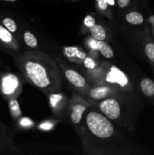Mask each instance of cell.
I'll list each match as a JSON object with an SVG mask.
<instances>
[{
	"label": "cell",
	"instance_id": "1",
	"mask_svg": "<svg viewBox=\"0 0 154 155\" xmlns=\"http://www.w3.org/2000/svg\"><path fill=\"white\" fill-rule=\"evenodd\" d=\"M85 154H137L141 148L127 136L119 126L95 106L88 107L77 129Z\"/></svg>",
	"mask_w": 154,
	"mask_h": 155
},
{
	"label": "cell",
	"instance_id": "2",
	"mask_svg": "<svg viewBox=\"0 0 154 155\" xmlns=\"http://www.w3.org/2000/svg\"><path fill=\"white\" fill-rule=\"evenodd\" d=\"M24 79L46 95L62 89V72L55 61L40 51H26L14 56Z\"/></svg>",
	"mask_w": 154,
	"mask_h": 155
},
{
	"label": "cell",
	"instance_id": "3",
	"mask_svg": "<svg viewBox=\"0 0 154 155\" xmlns=\"http://www.w3.org/2000/svg\"><path fill=\"white\" fill-rule=\"evenodd\" d=\"M117 126L131 130L141 107L136 93L119 91L113 95L91 104Z\"/></svg>",
	"mask_w": 154,
	"mask_h": 155
},
{
	"label": "cell",
	"instance_id": "4",
	"mask_svg": "<svg viewBox=\"0 0 154 155\" xmlns=\"http://www.w3.org/2000/svg\"><path fill=\"white\" fill-rule=\"evenodd\" d=\"M90 72L95 85H107L121 92L135 93L132 81L125 72L115 65L104 63Z\"/></svg>",
	"mask_w": 154,
	"mask_h": 155
},
{
	"label": "cell",
	"instance_id": "5",
	"mask_svg": "<svg viewBox=\"0 0 154 155\" xmlns=\"http://www.w3.org/2000/svg\"><path fill=\"white\" fill-rule=\"evenodd\" d=\"M22 89V83L18 76L11 73L0 74V94L6 101L12 98H18Z\"/></svg>",
	"mask_w": 154,
	"mask_h": 155
},
{
	"label": "cell",
	"instance_id": "6",
	"mask_svg": "<svg viewBox=\"0 0 154 155\" xmlns=\"http://www.w3.org/2000/svg\"><path fill=\"white\" fill-rule=\"evenodd\" d=\"M91 105L90 101L79 93H74L69 101V119L75 130L79 128L83 116Z\"/></svg>",
	"mask_w": 154,
	"mask_h": 155
},
{
	"label": "cell",
	"instance_id": "7",
	"mask_svg": "<svg viewBox=\"0 0 154 155\" xmlns=\"http://www.w3.org/2000/svg\"><path fill=\"white\" fill-rule=\"evenodd\" d=\"M60 71L68 83L76 90L77 93L83 95L91 86L82 74L72 68H66L63 65L60 67Z\"/></svg>",
	"mask_w": 154,
	"mask_h": 155
},
{
	"label": "cell",
	"instance_id": "8",
	"mask_svg": "<svg viewBox=\"0 0 154 155\" xmlns=\"http://www.w3.org/2000/svg\"><path fill=\"white\" fill-rule=\"evenodd\" d=\"M118 92L119 90L112 86L107 85H95L91 86L82 96L88 100L91 104H94L113 95Z\"/></svg>",
	"mask_w": 154,
	"mask_h": 155
},
{
	"label": "cell",
	"instance_id": "9",
	"mask_svg": "<svg viewBox=\"0 0 154 155\" xmlns=\"http://www.w3.org/2000/svg\"><path fill=\"white\" fill-rule=\"evenodd\" d=\"M49 101L50 106L52 112L57 116L60 117L66 113V110L69 107V100L66 95L60 92H52L47 95Z\"/></svg>",
	"mask_w": 154,
	"mask_h": 155
},
{
	"label": "cell",
	"instance_id": "10",
	"mask_svg": "<svg viewBox=\"0 0 154 155\" xmlns=\"http://www.w3.org/2000/svg\"><path fill=\"white\" fill-rule=\"evenodd\" d=\"M18 147L14 142L5 124L0 120V154H18Z\"/></svg>",
	"mask_w": 154,
	"mask_h": 155
},
{
	"label": "cell",
	"instance_id": "11",
	"mask_svg": "<svg viewBox=\"0 0 154 155\" xmlns=\"http://www.w3.org/2000/svg\"><path fill=\"white\" fill-rule=\"evenodd\" d=\"M0 48L8 51L19 50V43L12 33L5 28L0 22Z\"/></svg>",
	"mask_w": 154,
	"mask_h": 155
},
{
	"label": "cell",
	"instance_id": "12",
	"mask_svg": "<svg viewBox=\"0 0 154 155\" xmlns=\"http://www.w3.org/2000/svg\"><path fill=\"white\" fill-rule=\"evenodd\" d=\"M139 88L142 95L154 104V80L149 77H143L139 82Z\"/></svg>",
	"mask_w": 154,
	"mask_h": 155
},
{
	"label": "cell",
	"instance_id": "13",
	"mask_svg": "<svg viewBox=\"0 0 154 155\" xmlns=\"http://www.w3.org/2000/svg\"><path fill=\"white\" fill-rule=\"evenodd\" d=\"M63 54L70 61L77 63H82L87 56L85 51L79 47L66 46L63 48Z\"/></svg>",
	"mask_w": 154,
	"mask_h": 155
},
{
	"label": "cell",
	"instance_id": "14",
	"mask_svg": "<svg viewBox=\"0 0 154 155\" xmlns=\"http://www.w3.org/2000/svg\"><path fill=\"white\" fill-rule=\"evenodd\" d=\"M94 48L98 50L105 58L110 59L113 57V50L110 45L105 41L103 40H96L95 42V46Z\"/></svg>",
	"mask_w": 154,
	"mask_h": 155
},
{
	"label": "cell",
	"instance_id": "15",
	"mask_svg": "<svg viewBox=\"0 0 154 155\" xmlns=\"http://www.w3.org/2000/svg\"><path fill=\"white\" fill-rule=\"evenodd\" d=\"M7 101L8 104L9 112H10V115L12 119L14 120H20L22 115V111H21L17 98H12Z\"/></svg>",
	"mask_w": 154,
	"mask_h": 155
},
{
	"label": "cell",
	"instance_id": "16",
	"mask_svg": "<svg viewBox=\"0 0 154 155\" xmlns=\"http://www.w3.org/2000/svg\"><path fill=\"white\" fill-rule=\"evenodd\" d=\"M91 34L96 40H106L107 39V33L104 27L100 24H95L93 26L88 28Z\"/></svg>",
	"mask_w": 154,
	"mask_h": 155
},
{
	"label": "cell",
	"instance_id": "17",
	"mask_svg": "<svg viewBox=\"0 0 154 155\" xmlns=\"http://www.w3.org/2000/svg\"><path fill=\"white\" fill-rule=\"evenodd\" d=\"M125 21L132 25H140L144 22V18L143 15L139 12H130L125 15Z\"/></svg>",
	"mask_w": 154,
	"mask_h": 155
},
{
	"label": "cell",
	"instance_id": "18",
	"mask_svg": "<svg viewBox=\"0 0 154 155\" xmlns=\"http://www.w3.org/2000/svg\"><path fill=\"white\" fill-rule=\"evenodd\" d=\"M1 24L5 27L7 30H8L11 33H17L18 30V25H17L15 21H14L12 18H9V17H4L0 20Z\"/></svg>",
	"mask_w": 154,
	"mask_h": 155
},
{
	"label": "cell",
	"instance_id": "19",
	"mask_svg": "<svg viewBox=\"0 0 154 155\" xmlns=\"http://www.w3.org/2000/svg\"><path fill=\"white\" fill-rule=\"evenodd\" d=\"M24 40L27 46L30 48H36L38 45V41L33 33L30 31H25L24 33Z\"/></svg>",
	"mask_w": 154,
	"mask_h": 155
},
{
	"label": "cell",
	"instance_id": "20",
	"mask_svg": "<svg viewBox=\"0 0 154 155\" xmlns=\"http://www.w3.org/2000/svg\"><path fill=\"white\" fill-rule=\"evenodd\" d=\"M95 2L98 11L106 15V17H110L111 12H110V5L108 4L107 0H95Z\"/></svg>",
	"mask_w": 154,
	"mask_h": 155
},
{
	"label": "cell",
	"instance_id": "21",
	"mask_svg": "<svg viewBox=\"0 0 154 155\" xmlns=\"http://www.w3.org/2000/svg\"><path fill=\"white\" fill-rule=\"evenodd\" d=\"M83 65L85 68L88 70V71H92V70H95L98 68V64L92 58L89 57V56H86L85 58L84 61H83Z\"/></svg>",
	"mask_w": 154,
	"mask_h": 155
},
{
	"label": "cell",
	"instance_id": "22",
	"mask_svg": "<svg viewBox=\"0 0 154 155\" xmlns=\"http://www.w3.org/2000/svg\"><path fill=\"white\" fill-rule=\"evenodd\" d=\"M83 24H84L85 27H87V28H89V27L93 26L95 24H96V21H95V18H94L91 15H87V16L84 18Z\"/></svg>",
	"mask_w": 154,
	"mask_h": 155
},
{
	"label": "cell",
	"instance_id": "23",
	"mask_svg": "<svg viewBox=\"0 0 154 155\" xmlns=\"http://www.w3.org/2000/svg\"><path fill=\"white\" fill-rule=\"evenodd\" d=\"M131 0H117V4L121 8H125L130 4Z\"/></svg>",
	"mask_w": 154,
	"mask_h": 155
},
{
	"label": "cell",
	"instance_id": "24",
	"mask_svg": "<svg viewBox=\"0 0 154 155\" xmlns=\"http://www.w3.org/2000/svg\"><path fill=\"white\" fill-rule=\"evenodd\" d=\"M107 2H108V4L110 5H114V0H107Z\"/></svg>",
	"mask_w": 154,
	"mask_h": 155
},
{
	"label": "cell",
	"instance_id": "25",
	"mask_svg": "<svg viewBox=\"0 0 154 155\" xmlns=\"http://www.w3.org/2000/svg\"><path fill=\"white\" fill-rule=\"evenodd\" d=\"M149 22L151 23V24H152V25H154V16L151 17L150 19H149Z\"/></svg>",
	"mask_w": 154,
	"mask_h": 155
},
{
	"label": "cell",
	"instance_id": "26",
	"mask_svg": "<svg viewBox=\"0 0 154 155\" xmlns=\"http://www.w3.org/2000/svg\"><path fill=\"white\" fill-rule=\"evenodd\" d=\"M2 1H4V2H15L17 0H2Z\"/></svg>",
	"mask_w": 154,
	"mask_h": 155
},
{
	"label": "cell",
	"instance_id": "27",
	"mask_svg": "<svg viewBox=\"0 0 154 155\" xmlns=\"http://www.w3.org/2000/svg\"><path fill=\"white\" fill-rule=\"evenodd\" d=\"M152 36H153V38H154V25H152Z\"/></svg>",
	"mask_w": 154,
	"mask_h": 155
}]
</instances>
